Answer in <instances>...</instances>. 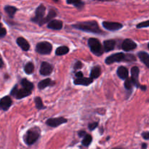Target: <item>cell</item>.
Here are the masks:
<instances>
[{
	"label": "cell",
	"instance_id": "38",
	"mask_svg": "<svg viewBox=\"0 0 149 149\" xmlns=\"http://www.w3.org/2000/svg\"><path fill=\"white\" fill-rule=\"evenodd\" d=\"M86 134H86V132L84 131H79V137H84Z\"/></svg>",
	"mask_w": 149,
	"mask_h": 149
},
{
	"label": "cell",
	"instance_id": "15",
	"mask_svg": "<svg viewBox=\"0 0 149 149\" xmlns=\"http://www.w3.org/2000/svg\"><path fill=\"white\" fill-rule=\"evenodd\" d=\"M140 70L139 68L138 67H133L132 69H131V78L133 80L134 83H135V85L136 86H138V75H139Z\"/></svg>",
	"mask_w": 149,
	"mask_h": 149
},
{
	"label": "cell",
	"instance_id": "13",
	"mask_svg": "<svg viewBox=\"0 0 149 149\" xmlns=\"http://www.w3.org/2000/svg\"><path fill=\"white\" fill-rule=\"evenodd\" d=\"M93 79L91 77H80L74 80V84L76 85H82V86H88L90 83H93Z\"/></svg>",
	"mask_w": 149,
	"mask_h": 149
},
{
	"label": "cell",
	"instance_id": "24",
	"mask_svg": "<svg viewBox=\"0 0 149 149\" xmlns=\"http://www.w3.org/2000/svg\"><path fill=\"white\" fill-rule=\"evenodd\" d=\"M4 10H5L6 13H7V15H8L10 18H13L15 13L17 11V8L15 7H13V6H6V7H4Z\"/></svg>",
	"mask_w": 149,
	"mask_h": 149
},
{
	"label": "cell",
	"instance_id": "19",
	"mask_svg": "<svg viewBox=\"0 0 149 149\" xmlns=\"http://www.w3.org/2000/svg\"><path fill=\"white\" fill-rule=\"evenodd\" d=\"M31 94L30 91L27 90L26 89H22L20 90L17 91V93H16V98L17 99H22V98H24L26 96H29Z\"/></svg>",
	"mask_w": 149,
	"mask_h": 149
},
{
	"label": "cell",
	"instance_id": "4",
	"mask_svg": "<svg viewBox=\"0 0 149 149\" xmlns=\"http://www.w3.org/2000/svg\"><path fill=\"white\" fill-rule=\"evenodd\" d=\"M36 50L40 54H49L52 50V45L48 42H41L37 44Z\"/></svg>",
	"mask_w": 149,
	"mask_h": 149
},
{
	"label": "cell",
	"instance_id": "2",
	"mask_svg": "<svg viewBox=\"0 0 149 149\" xmlns=\"http://www.w3.org/2000/svg\"><path fill=\"white\" fill-rule=\"evenodd\" d=\"M88 45L90 50L94 54L97 56H100L103 54V48L100 41L96 38H90L88 40Z\"/></svg>",
	"mask_w": 149,
	"mask_h": 149
},
{
	"label": "cell",
	"instance_id": "42",
	"mask_svg": "<svg viewBox=\"0 0 149 149\" xmlns=\"http://www.w3.org/2000/svg\"><path fill=\"white\" fill-rule=\"evenodd\" d=\"M112 149H123L122 148H112Z\"/></svg>",
	"mask_w": 149,
	"mask_h": 149
},
{
	"label": "cell",
	"instance_id": "11",
	"mask_svg": "<svg viewBox=\"0 0 149 149\" xmlns=\"http://www.w3.org/2000/svg\"><path fill=\"white\" fill-rule=\"evenodd\" d=\"M13 101L10 96H7L0 99V108L3 110H7L12 105Z\"/></svg>",
	"mask_w": 149,
	"mask_h": 149
},
{
	"label": "cell",
	"instance_id": "35",
	"mask_svg": "<svg viewBox=\"0 0 149 149\" xmlns=\"http://www.w3.org/2000/svg\"><path fill=\"white\" fill-rule=\"evenodd\" d=\"M82 67V64H81V61H77V63L74 65V68L75 70H77V69H81Z\"/></svg>",
	"mask_w": 149,
	"mask_h": 149
},
{
	"label": "cell",
	"instance_id": "7",
	"mask_svg": "<svg viewBox=\"0 0 149 149\" xmlns=\"http://www.w3.org/2000/svg\"><path fill=\"white\" fill-rule=\"evenodd\" d=\"M67 122V120L63 117H59V118H49L46 121V124L51 127H57L62 124H65Z\"/></svg>",
	"mask_w": 149,
	"mask_h": 149
},
{
	"label": "cell",
	"instance_id": "41",
	"mask_svg": "<svg viewBox=\"0 0 149 149\" xmlns=\"http://www.w3.org/2000/svg\"><path fill=\"white\" fill-rule=\"evenodd\" d=\"M146 147H147V144L146 143H143V144H142V148L143 149H146Z\"/></svg>",
	"mask_w": 149,
	"mask_h": 149
},
{
	"label": "cell",
	"instance_id": "22",
	"mask_svg": "<svg viewBox=\"0 0 149 149\" xmlns=\"http://www.w3.org/2000/svg\"><path fill=\"white\" fill-rule=\"evenodd\" d=\"M21 85L23 86V88L29 91H31L33 89V84L31 83L30 81L27 80V79L24 78L21 80Z\"/></svg>",
	"mask_w": 149,
	"mask_h": 149
},
{
	"label": "cell",
	"instance_id": "43",
	"mask_svg": "<svg viewBox=\"0 0 149 149\" xmlns=\"http://www.w3.org/2000/svg\"><path fill=\"white\" fill-rule=\"evenodd\" d=\"M98 1H106V0H98Z\"/></svg>",
	"mask_w": 149,
	"mask_h": 149
},
{
	"label": "cell",
	"instance_id": "14",
	"mask_svg": "<svg viewBox=\"0 0 149 149\" xmlns=\"http://www.w3.org/2000/svg\"><path fill=\"white\" fill-rule=\"evenodd\" d=\"M17 43L23 51H27L30 48V45L29 42L23 37H18L17 39Z\"/></svg>",
	"mask_w": 149,
	"mask_h": 149
},
{
	"label": "cell",
	"instance_id": "36",
	"mask_svg": "<svg viewBox=\"0 0 149 149\" xmlns=\"http://www.w3.org/2000/svg\"><path fill=\"white\" fill-rule=\"evenodd\" d=\"M143 137L145 140H148L149 139V132L148 131H146V132H143L142 134Z\"/></svg>",
	"mask_w": 149,
	"mask_h": 149
},
{
	"label": "cell",
	"instance_id": "28",
	"mask_svg": "<svg viewBox=\"0 0 149 149\" xmlns=\"http://www.w3.org/2000/svg\"><path fill=\"white\" fill-rule=\"evenodd\" d=\"M67 3H68V4H74V5L79 7V8L82 7L83 4H84V3L81 1V0H67Z\"/></svg>",
	"mask_w": 149,
	"mask_h": 149
},
{
	"label": "cell",
	"instance_id": "12",
	"mask_svg": "<svg viewBox=\"0 0 149 149\" xmlns=\"http://www.w3.org/2000/svg\"><path fill=\"white\" fill-rule=\"evenodd\" d=\"M47 27L51 29H55V30H60L63 28V22L59 20H52L49 22L47 25Z\"/></svg>",
	"mask_w": 149,
	"mask_h": 149
},
{
	"label": "cell",
	"instance_id": "5",
	"mask_svg": "<svg viewBox=\"0 0 149 149\" xmlns=\"http://www.w3.org/2000/svg\"><path fill=\"white\" fill-rule=\"evenodd\" d=\"M45 10H46V8H45V7L43 4L39 5L36 10V15H35L34 18H33L31 19L32 21L38 23L39 26H41V23H42V20L44 18V16H45Z\"/></svg>",
	"mask_w": 149,
	"mask_h": 149
},
{
	"label": "cell",
	"instance_id": "23",
	"mask_svg": "<svg viewBox=\"0 0 149 149\" xmlns=\"http://www.w3.org/2000/svg\"><path fill=\"white\" fill-rule=\"evenodd\" d=\"M68 51H69V48L66 46H61L59 47L56 49L55 51V54L58 56H62L65 55V54L68 53Z\"/></svg>",
	"mask_w": 149,
	"mask_h": 149
},
{
	"label": "cell",
	"instance_id": "6",
	"mask_svg": "<svg viewBox=\"0 0 149 149\" xmlns=\"http://www.w3.org/2000/svg\"><path fill=\"white\" fill-rule=\"evenodd\" d=\"M125 54L123 53H117L112 54L107 57L106 59V63L107 64H111L114 62H119L124 61L125 59Z\"/></svg>",
	"mask_w": 149,
	"mask_h": 149
},
{
	"label": "cell",
	"instance_id": "45",
	"mask_svg": "<svg viewBox=\"0 0 149 149\" xmlns=\"http://www.w3.org/2000/svg\"></svg>",
	"mask_w": 149,
	"mask_h": 149
},
{
	"label": "cell",
	"instance_id": "9",
	"mask_svg": "<svg viewBox=\"0 0 149 149\" xmlns=\"http://www.w3.org/2000/svg\"><path fill=\"white\" fill-rule=\"evenodd\" d=\"M122 49L125 51H130L137 48V44L130 39H126L122 42Z\"/></svg>",
	"mask_w": 149,
	"mask_h": 149
},
{
	"label": "cell",
	"instance_id": "21",
	"mask_svg": "<svg viewBox=\"0 0 149 149\" xmlns=\"http://www.w3.org/2000/svg\"><path fill=\"white\" fill-rule=\"evenodd\" d=\"M100 73H101V70H100V67L99 66L97 67H94L93 68V70H91V72H90V77L92 79L97 78V77L100 76Z\"/></svg>",
	"mask_w": 149,
	"mask_h": 149
},
{
	"label": "cell",
	"instance_id": "34",
	"mask_svg": "<svg viewBox=\"0 0 149 149\" xmlns=\"http://www.w3.org/2000/svg\"><path fill=\"white\" fill-rule=\"evenodd\" d=\"M97 125H98L97 122L92 123V124H89V129H90V130H94L97 127Z\"/></svg>",
	"mask_w": 149,
	"mask_h": 149
},
{
	"label": "cell",
	"instance_id": "10",
	"mask_svg": "<svg viewBox=\"0 0 149 149\" xmlns=\"http://www.w3.org/2000/svg\"><path fill=\"white\" fill-rule=\"evenodd\" d=\"M52 72V66L48 62L44 61L42 62L40 67V74L42 75H49Z\"/></svg>",
	"mask_w": 149,
	"mask_h": 149
},
{
	"label": "cell",
	"instance_id": "29",
	"mask_svg": "<svg viewBox=\"0 0 149 149\" xmlns=\"http://www.w3.org/2000/svg\"><path fill=\"white\" fill-rule=\"evenodd\" d=\"M135 85V83H134L133 80H132V78H127V80H125V87L127 89H128V90H130V89H131L132 88V86Z\"/></svg>",
	"mask_w": 149,
	"mask_h": 149
},
{
	"label": "cell",
	"instance_id": "44",
	"mask_svg": "<svg viewBox=\"0 0 149 149\" xmlns=\"http://www.w3.org/2000/svg\"><path fill=\"white\" fill-rule=\"evenodd\" d=\"M54 1H58V0H54Z\"/></svg>",
	"mask_w": 149,
	"mask_h": 149
},
{
	"label": "cell",
	"instance_id": "30",
	"mask_svg": "<svg viewBox=\"0 0 149 149\" xmlns=\"http://www.w3.org/2000/svg\"><path fill=\"white\" fill-rule=\"evenodd\" d=\"M35 104H36V107L38 110H42L45 108V107L42 104V101L40 97L35 98Z\"/></svg>",
	"mask_w": 149,
	"mask_h": 149
},
{
	"label": "cell",
	"instance_id": "18",
	"mask_svg": "<svg viewBox=\"0 0 149 149\" xmlns=\"http://www.w3.org/2000/svg\"><path fill=\"white\" fill-rule=\"evenodd\" d=\"M138 57L141 59L143 63L146 64L147 67H149V55L148 53L146 52H140L138 53Z\"/></svg>",
	"mask_w": 149,
	"mask_h": 149
},
{
	"label": "cell",
	"instance_id": "16",
	"mask_svg": "<svg viewBox=\"0 0 149 149\" xmlns=\"http://www.w3.org/2000/svg\"><path fill=\"white\" fill-rule=\"evenodd\" d=\"M117 74L121 79L126 80L128 77V70L125 67H119L117 70Z\"/></svg>",
	"mask_w": 149,
	"mask_h": 149
},
{
	"label": "cell",
	"instance_id": "27",
	"mask_svg": "<svg viewBox=\"0 0 149 149\" xmlns=\"http://www.w3.org/2000/svg\"><path fill=\"white\" fill-rule=\"evenodd\" d=\"M33 70H34V66H33V64L31 62L27 63L26 64V66H25L24 70L26 72V73H27V74H31L33 72Z\"/></svg>",
	"mask_w": 149,
	"mask_h": 149
},
{
	"label": "cell",
	"instance_id": "33",
	"mask_svg": "<svg viewBox=\"0 0 149 149\" xmlns=\"http://www.w3.org/2000/svg\"><path fill=\"white\" fill-rule=\"evenodd\" d=\"M125 61H135L136 58H135V56L134 55H131V54H128V55L125 56Z\"/></svg>",
	"mask_w": 149,
	"mask_h": 149
},
{
	"label": "cell",
	"instance_id": "40",
	"mask_svg": "<svg viewBox=\"0 0 149 149\" xmlns=\"http://www.w3.org/2000/svg\"><path fill=\"white\" fill-rule=\"evenodd\" d=\"M3 66H4V62H3L2 59H1V58L0 57V68H1Z\"/></svg>",
	"mask_w": 149,
	"mask_h": 149
},
{
	"label": "cell",
	"instance_id": "25",
	"mask_svg": "<svg viewBox=\"0 0 149 149\" xmlns=\"http://www.w3.org/2000/svg\"><path fill=\"white\" fill-rule=\"evenodd\" d=\"M51 82H52V80H51L49 78L42 80V81L39 82V84H38V88H39V89H44L45 88H46L47 86H48L49 85H50Z\"/></svg>",
	"mask_w": 149,
	"mask_h": 149
},
{
	"label": "cell",
	"instance_id": "8",
	"mask_svg": "<svg viewBox=\"0 0 149 149\" xmlns=\"http://www.w3.org/2000/svg\"><path fill=\"white\" fill-rule=\"evenodd\" d=\"M103 26L105 29L109 31H116L122 28V24H121L120 23H117V22L104 21L103 23Z\"/></svg>",
	"mask_w": 149,
	"mask_h": 149
},
{
	"label": "cell",
	"instance_id": "39",
	"mask_svg": "<svg viewBox=\"0 0 149 149\" xmlns=\"http://www.w3.org/2000/svg\"><path fill=\"white\" fill-rule=\"evenodd\" d=\"M76 76H77L78 78H80V77H83V73L81 72H78L76 73Z\"/></svg>",
	"mask_w": 149,
	"mask_h": 149
},
{
	"label": "cell",
	"instance_id": "31",
	"mask_svg": "<svg viewBox=\"0 0 149 149\" xmlns=\"http://www.w3.org/2000/svg\"><path fill=\"white\" fill-rule=\"evenodd\" d=\"M149 26V21L148 20H146L145 22H141V23H138L137 25V28L138 29H141V28H146V27H148Z\"/></svg>",
	"mask_w": 149,
	"mask_h": 149
},
{
	"label": "cell",
	"instance_id": "17",
	"mask_svg": "<svg viewBox=\"0 0 149 149\" xmlns=\"http://www.w3.org/2000/svg\"><path fill=\"white\" fill-rule=\"evenodd\" d=\"M115 45H116V42L113 39H109V40H106L103 42V47H104V51L106 52H109V51H111L114 48Z\"/></svg>",
	"mask_w": 149,
	"mask_h": 149
},
{
	"label": "cell",
	"instance_id": "1",
	"mask_svg": "<svg viewBox=\"0 0 149 149\" xmlns=\"http://www.w3.org/2000/svg\"><path fill=\"white\" fill-rule=\"evenodd\" d=\"M73 27L74 29H79V30L84 31V32H92L95 34H101L102 30L99 27L98 23L96 21H84L80 22V23H77V24L73 25Z\"/></svg>",
	"mask_w": 149,
	"mask_h": 149
},
{
	"label": "cell",
	"instance_id": "26",
	"mask_svg": "<svg viewBox=\"0 0 149 149\" xmlns=\"http://www.w3.org/2000/svg\"><path fill=\"white\" fill-rule=\"evenodd\" d=\"M92 141H93V137H92V136L90 134H86L84 137V139L82 140L81 143H82V145L84 146L87 147V146L90 145Z\"/></svg>",
	"mask_w": 149,
	"mask_h": 149
},
{
	"label": "cell",
	"instance_id": "3",
	"mask_svg": "<svg viewBox=\"0 0 149 149\" xmlns=\"http://www.w3.org/2000/svg\"><path fill=\"white\" fill-rule=\"evenodd\" d=\"M40 133L37 129H30L26 133V136L25 137V142L28 145H31L33 143H36L39 139Z\"/></svg>",
	"mask_w": 149,
	"mask_h": 149
},
{
	"label": "cell",
	"instance_id": "37",
	"mask_svg": "<svg viewBox=\"0 0 149 149\" xmlns=\"http://www.w3.org/2000/svg\"><path fill=\"white\" fill-rule=\"evenodd\" d=\"M17 87H16V86H15L14 87V89H13V90L12 91V92H11V94L13 95V96H15L16 95V93H17Z\"/></svg>",
	"mask_w": 149,
	"mask_h": 149
},
{
	"label": "cell",
	"instance_id": "32",
	"mask_svg": "<svg viewBox=\"0 0 149 149\" xmlns=\"http://www.w3.org/2000/svg\"><path fill=\"white\" fill-rule=\"evenodd\" d=\"M7 34V30L5 28L2 26L1 23H0V37H4Z\"/></svg>",
	"mask_w": 149,
	"mask_h": 149
},
{
	"label": "cell",
	"instance_id": "20",
	"mask_svg": "<svg viewBox=\"0 0 149 149\" xmlns=\"http://www.w3.org/2000/svg\"><path fill=\"white\" fill-rule=\"evenodd\" d=\"M55 16H56V12L53 10H51L49 12V13H48L47 16H46V17L43 18V20H42V23H41V26H42L44 23L49 22L52 18H55Z\"/></svg>",
	"mask_w": 149,
	"mask_h": 149
}]
</instances>
